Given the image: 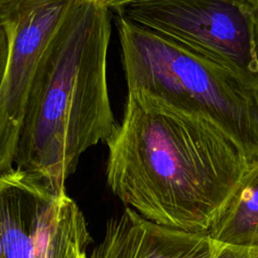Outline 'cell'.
Here are the masks:
<instances>
[{
	"instance_id": "5b68a950",
	"label": "cell",
	"mask_w": 258,
	"mask_h": 258,
	"mask_svg": "<svg viewBox=\"0 0 258 258\" xmlns=\"http://www.w3.org/2000/svg\"><path fill=\"white\" fill-rule=\"evenodd\" d=\"M5 258H88L86 218L66 192L15 168L0 175Z\"/></svg>"
},
{
	"instance_id": "6da1fadb",
	"label": "cell",
	"mask_w": 258,
	"mask_h": 258,
	"mask_svg": "<svg viewBox=\"0 0 258 258\" xmlns=\"http://www.w3.org/2000/svg\"><path fill=\"white\" fill-rule=\"evenodd\" d=\"M106 144L112 192L144 218L192 233H208L248 166L212 120L139 90H128Z\"/></svg>"
},
{
	"instance_id": "7c38bea8",
	"label": "cell",
	"mask_w": 258,
	"mask_h": 258,
	"mask_svg": "<svg viewBox=\"0 0 258 258\" xmlns=\"http://www.w3.org/2000/svg\"><path fill=\"white\" fill-rule=\"evenodd\" d=\"M256 32H257V41H258V8L256 11Z\"/></svg>"
},
{
	"instance_id": "52a82bcc",
	"label": "cell",
	"mask_w": 258,
	"mask_h": 258,
	"mask_svg": "<svg viewBox=\"0 0 258 258\" xmlns=\"http://www.w3.org/2000/svg\"><path fill=\"white\" fill-rule=\"evenodd\" d=\"M88 258H258V247L163 226L128 207L107 221L102 240Z\"/></svg>"
},
{
	"instance_id": "9c48e42d",
	"label": "cell",
	"mask_w": 258,
	"mask_h": 258,
	"mask_svg": "<svg viewBox=\"0 0 258 258\" xmlns=\"http://www.w3.org/2000/svg\"><path fill=\"white\" fill-rule=\"evenodd\" d=\"M9 52V42L5 28L0 23V89L2 86V82L4 79L6 66H7V58Z\"/></svg>"
},
{
	"instance_id": "3957f363",
	"label": "cell",
	"mask_w": 258,
	"mask_h": 258,
	"mask_svg": "<svg viewBox=\"0 0 258 258\" xmlns=\"http://www.w3.org/2000/svg\"><path fill=\"white\" fill-rule=\"evenodd\" d=\"M128 90H139L220 126L251 163L258 160V79L189 51L118 15Z\"/></svg>"
},
{
	"instance_id": "8992f818",
	"label": "cell",
	"mask_w": 258,
	"mask_h": 258,
	"mask_svg": "<svg viewBox=\"0 0 258 258\" xmlns=\"http://www.w3.org/2000/svg\"><path fill=\"white\" fill-rule=\"evenodd\" d=\"M74 0H0L9 52L0 89V175L14 167L29 91L41 58Z\"/></svg>"
},
{
	"instance_id": "277c9868",
	"label": "cell",
	"mask_w": 258,
	"mask_h": 258,
	"mask_svg": "<svg viewBox=\"0 0 258 258\" xmlns=\"http://www.w3.org/2000/svg\"><path fill=\"white\" fill-rule=\"evenodd\" d=\"M258 0H137L117 12L183 48L258 79Z\"/></svg>"
},
{
	"instance_id": "7a4b0ae2",
	"label": "cell",
	"mask_w": 258,
	"mask_h": 258,
	"mask_svg": "<svg viewBox=\"0 0 258 258\" xmlns=\"http://www.w3.org/2000/svg\"><path fill=\"white\" fill-rule=\"evenodd\" d=\"M111 18L96 0H74L31 84L14 168L56 191L81 155L118 126L107 82Z\"/></svg>"
},
{
	"instance_id": "8fae6325",
	"label": "cell",
	"mask_w": 258,
	"mask_h": 258,
	"mask_svg": "<svg viewBox=\"0 0 258 258\" xmlns=\"http://www.w3.org/2000/svg\"><path fill=\"white\" fill-rule=\"evenodd\" d=\"M0 258H5L4 249H3V245H2V241H1V237H0Z\"/></svg>"
},
{
	"instance_id": "30bf717a",
	"label": "cell",
	"mask_w": 258,
	"mask_h": 258,
	"mask_svg": "<svg viewBox=\"0 0 258 258\" xmlns=\"http://www.w3.org/2000/svg\"><path fill=\"white\" fill-rule=\"evenodd\" d=\"M96 1L99 2L101 5L105 6L110 11L118 12L124 6H126L132 2H135L137 0H96Z\"/></svg>"
},
{
	"instance_id": "ba28073f",
	"label": "cell",
	"mask_w": 258,
	"mask_h": 258,
	"mask_svg": "<svg viewBox=\"0 0 258 258\" xmlns=\"http://www.w3.org/2000/svg\"><path fill=\"white\" fill-rule=\"evenodd\" d=\"M208 234L226 244L258 247V160L248 166Z\"/></svg>"
}]
</instances>
